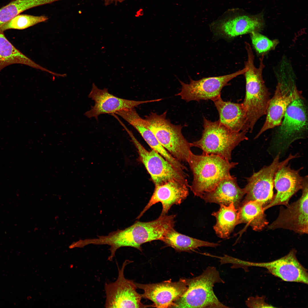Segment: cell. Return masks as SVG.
Segmentation results:
<instances>
[{"mask_svg":"<svg viewBox=\"0 0 308 308\" xmlns=\"http://www.w3.org/2000/svg\"><path fill=\"white\" fill-rule=\"evenodd\" d=\"M246 49L248 57L245 64L246 70L243 74L246 80V94L242 104L251 132L257 121L266 114L270 94L263 77L264 55H261L259 66L257 68L254 64V56L251 47L248 46Z\"/></svg>","mask_w":308,"mask_h":308,"instance_id":"obj_1","label":"cell"},{"mask_svg":"<svg viewBox=\"0 0 308 308\" xmlns=\"http://www.w3.org/2000/svg\"><path fill=\"white\" fill-rule=\"evenodd\" d=\"M187 163L193 177L189 187L195 196L201 198L204 193L212 190L222 180L232 177L230 171L238 164L216 155H196L192 152Z\"/></svg>","mask_w":308,"mask_h":308,"instance_id":"obj_2","label":"cell"},{"mask_svg":"<svg viewBox=\"0 0 308 308\" xmlns=\"http://www.w3.org/2000/svg\"><path fill=\"white\" fill-rule=\"evenodd\" d=\"M185 279L186 290L171 307H228L218 300L213 291L215 284L224 283L215 267H208L200 275Z\"/></svg>","mask_w":308,"mask_h":308,"instance_id":"obj_3","label":"cell"},{"mask_svg":"<svg viewBox=\"0 0 308 308\" xmlns=\"http://www.w3.org/2000/svg\"><path fill=\"white\" fill-rule=\"evenodd\" d=\"M203 127L200 139L191 143L192 147L201 149L203 154L216 155L230 161L234 149L248 139V131H233L218 121H212L204 117Z\"/></svg>","mask_w":308,"mask_h":308,"instance_id":"obj_4","label":"cell"},{"mask_svg":"<svg viewBox=\"0 0 308 308\" xmlns=\"http://www.w3.org/2000/svg\"><path fill=\"white\" fill-rule=\"evenodd\" d=\"M167 111L161 114L151 112L145 116L148 128L159 143L174 157L180 162H187L191 143L183 136L182 126L172 124L166 118Z\"/></svg>","mask_w":308,"mask_h":308,"instance_id":"obj_5","label":"cell"},{"mask_svg":"<svg viewBox=\"0 0 308 308\" xmlns=\"http://www.w3.org/2000/svg\"><path fill=\"white\" fill-rule=\"evenodd\" d=\"M279 156V153L270 165L264 167L246 178L247 184L244 188L246 195L241 203L250 201H257L262 203L264 207L271 201L274 196L273 181L276 171L281 167L288 164L290 161L296 157L297 155L290 154L281 161H280Z\"/></svg>","mask_w":308,"mask_h":308,"instance_id":"obj_6","label":"cell"},{"mask_svg":"<svg viewBox=\"0 0 308 308\" xmlns=\"http://www.w3.org/2000/svg\"><path fill=\"white\" fill-rule=\"evenodd\" d=\"M121 125L131 138L137 149L139 160L145 166L155 185L161 184L172 179L188 183L187 179V175L183 174L176 170L154 150L152 149L149 151L146 150L124 123Z\"/></svg>","mask_w":308,"mask_h":308,"instance_id":"obj_7","label":"cell"},{"mask_svg":"<svg viewBox=\"0 0 308 308\" xmlns=\"http://www.w3.org/2000/svg\"><path fill=\"white\" fill-rule=\"evenodd\" d=\"M278 126L275 138L279 144L289 146L295 140L305 137L308 131L307 111L303 97L289 104Z\"/></svg>","mask_w":308,"mask_h":308,"instance_id":"obj_8","label":"cell"},{"mask_svg":"<svg viewBox=\"0 0 308 308\" xmlns=\"http://www.w3.org/2000/svg\"><path fill=\"white\" fill-rule=\"evenodd\" d=\"M126 260L121 268L118 267V273L117 280L114 282L106 283L105 290L106 308H145L153 307V305H145L141 302V296L136 291L135 282L125 278L124 270L126 266L131 263Z\"/></svg>","mask_w":308,"mask_h":308,"instance_id":"obj_9","label":"cell"},{"mask_svg":"<svg viewBox=\"0 0 308 308\" xmlns=\"http://www.w3.org/2000/svg\"><path fill=\"white\" fill-rule=\"evenodd\" d=\"M308 177H305L302 194L297 200L280 207L277 218L269 225L268 230L283 228L300 234L308 233Z\"/></svg>","mask_w":308,"mask_h":308,"instance_id":"obj_10","label":"cell"},{"mask_svg":"<svg viewBox=\"0 0 308 308\" xmlns=\"http://www.w3.org/2000/svg\"><path fill=\"white\" fill-rule=\"evenodd\" d=\"M303 97L301 92L298 90L292 80L279 81L273 96L270 100L265 122L255 138L266 130L279 126L289 104Z\"/></svg>","mask_w":308,"mask_h":308,"instance_id":"obj_11","label":"cell"},{"mask_svg":"<svg viewBox=\"0 0 308 308\" xmlns=\"http://www.w3.org/2000/svg\"><path fill=\"white\" fill-rule=\"evenodd\" d=\"M246 70L243 69L226 75L203 78L194 80L190 78L189 84H186L179 80L182 86L181 91L175 95L179 96L187 102L192 101L213 100L221 96L223 88L232 79L239 75L243 74Z\"/></svg>","mask_w":308,"mask_h":308,"instance_id":"obj_12","label":"cell"},{"mask_svg":"<svg viewBox=\"0 0 308 308\" xmlns=\"http://www.w3.org/2000/svg\"><path fill=\"white\" fill-rule=\"evenodd\" d=\"M296 252L295 249H292L285 256L269 262L256 263L241 260L240 265L265 268L270 273L285 281L307 284V270L298 261Z\"/></svg>","mask_w":308,"mask_h":308,"instance_id":"obj_13","label":"cell"},{"mask_svg":"<svg viewBox=\"0 0 308 308\" xmlns=\"http://www.w3.org/2000/svg\"><path fill=\"white\" fill-rule=\"evenodd\" d=\"M88 97L94 100V106L84 115L89 118L94 117L98 120L102 114H112L124 109L135 108L145 103L159 101L161 99L146 101L130 100L117 97L108 92L106 88L100 89L94 83L92 85Z\"/></svg>","mask_w":308,"mask_h":308,"instance_id":"obj_14","label":"cell"},{"mask_svg":"<svg viewBox=\"0 0 308 308\" xmlns=\"http://www.w3.org/2000/svg\"><path fill=\"white\" fill-rule=\"evenodd\" d=\"M135 284L137 288L144 291L141 297L152 301L153 307L157 308L171 307L187 288L186 279H182L175 282L169 280L155 283Z\"/></svg>","mask_w":308,"mask_h":308,"instance_id":"obj_15","label":"cell"},{"mask_svg":"<svg viewBox=\"0 0 308 308\" xmlns=\"http://www.w3.org/2000/svg\"><path fill=\"white\" fill-rule=\"evenodd\" d=\"M301 169L295 170L287 164L277 170L273 181L274 187L277 192L271 201L264 207L265 210L275 206H286L289 204L291 197L302 188L305 177L300 175Z\"/></svg>","mask_w":308,"mask_h":308,"instance_id":"obj_16","label":"cell"},{"mask_svg":"<svg viewBox=\"0 0 308 308\" xmlns=\"http://www.w3.org/2000/svg\"><path fill=\"white\" fill-rule=\"evenodd\" d=\"M154 192L149 202L136 218L139 219L152 206L160 202L162 206L161 216L167 215L174 204L180 205L189 195L188 183L172 179L155 185Z\"/></svg>","mask_w":308,"mask_h":308,"instance_id":"obj_17","label":"cell"},{"mask_svg":"<svg viewBox=\"0 0 308 308\" xmlns=\"http://www.w3.org/2000/svg\"><path fill=\"white\" fill-rule=\"evenodd\" d=\"M213 28L218 34L228 38L260 32L264 22L262 14L255 15L236 14L225 17L214 23Z\"/></svg>","mask_w":308,"mask_h":308,"instance_id":"obj_18","label":"cell"},{"mask_svg":"<svg viewBox=\"0 0 308 308\" xmlns=\"http://www.w3.org/2000/svg\"><path fill=\"white\" fill-rule=\"evenodd\" d=\"M212 101L218 112L219 122L235 132L249 130L246 112L242 103L223 100L220 96Z\"/></svg>","mask_w":308,"mask_h":308,"instance_id":"obj_19","label":"cell"},{"mask_svg":"<svg viewBox=\"0 0 308 308\" xmlns=\"http://www.w3.org/2000/svg\"><path fill=\"white\" fill-rule=\"evenodd\" d=\"M246 193L244 188L238 186L234 176L222 180L212 191L205 193L202 198L206 202L214 203L226 206L233 203L238 209Z\"/></svg>","mask_w":308,"mask_h":308,"instance_id":"obj_20","label":"cell"},{"mask_svg":"<svg viewBox=\"0 0 308 308\" xmlns=\"http://www.w3.org/2000/svg\"><path fill=\"white\" fill-rule=\"evenodd\" d=\"M126 121L140 133L149 146L169 162L176 170L186 175L184 170L187 168L181 162L172 156L159 143L152 132L148 128L145 119L142 118L136 111H133L127 116Z\"/></svg>","mask_w":308,"mask_h":308,"instance_id":"obj_21","label":"cell"},{"mask_svg":"<svg viewBox=\"0 0 308 308\" xmlns=\"http://www.w3.org/2000/svg\"><path fill=\"white\" fill-rule=\"evenodd\" d=\"M264 206L257 201L241 203L238 209V224H246L255 231L262 230L268 225Z\"/></svg>","mask_w":308,"mask_h":308,"instance_id":"obj_22","label":"cell"},{"mask_svg":"<svg viewBox=\"0 0 308 308\" xmlns=\"http://www.w3.org/2000/svg\"><path fill=\"white\" fill-rule=\"evenodd\" d=\"M14 64H21L42 71L46 70L17 49L3 33L0 32V72L6 67Z\"/></svg>","mask_w":308,"mask_h":308,"instance_id":"obj_23","label":"cell"},{"mask_svg":"<svg viewBox=\"0 0 308 308\" xmlns=\"http://www.w3.org/2000/svg\"><path fill=\"white\" fill-rule=\"evenodd\" d=\"M212 215L216 218V223L214 229L218 237L228 238L238 225V209L232 203L227 206L220 205L219 210Z\"/></svg>","mask_w":308,"mask_h":308,"instance_id":"obj_24","label":"cell"},{"mask_svg":"<svg viewBox=\"0 0 308 308\" xmlns=\"http://www.w3.org/2000/svg\"><path fill=\"white\" fill-rule=\"evenodd\" d=\"M161 241L168 246L180 252H189L200 247H215L219 245L217 243L201 240L182 234L174 228L167 233Z\"/></svg>","mask_w":308,"mask_h":308,"instance_id":"obj_25","label":"cell"},{"mask_svg":"<svg viewBox=\"0 0 308 308\" xmlns=\"http://www.w3.org/2000/svg\"><path fill=\"white\" fill-rule=\"evenodd\" d=\"M35 7L34 0H15L0 9V27L21 12Z\"/></svg>","mask_w":308,"mask_h":308,"instance_id":"obj_26","label":"cell"},{"mask_svg":"<svg viewBox=\"0 0 308 308\" xmlns=\"http://www.w3.org/2000/svg\"><path fill=\"white\" fill-rule=\"evenodd\" d=\"M48 19L44 15L19 14L0 27V32L3 33L4 31L10 29H23L45 21Z\"/></svg>","mask_w":308,"mask_h":308,"instance_id":"obj_27","label":"cell"},{"mask_svg":"<svg viewBox=\"0 0 308 308\" xmlns=\"http://www.w3.org/2000/svg\"><path fill=\"white\" fill-rule=\"evenodd\" d=\"M253 46L258 54L264 55L274 50L278 44V40H271L259 32L250 34Z\"/></svg>","mask_w":308,"mask_h":308,"instance_id":"obj_28","label":"cell"},{"mask_svg":"<svg viewBox=\"0 0 308 308\" xmlns=\"http://www.w3.org/2000/svg\"><path fill=\"white\" fill-rule=\"evenodd\" d=\"M246 305L249 307H273L265 301L264 297H249L246 301Z\"/></svg>","mask_w":308,"mask_h":308,"instance_id":"obj_29","label":"cell"},{"mask_svg":"<svg viewBox=\"0 0 308 308\" xmlns=\"http://www.w3.org/2000/svg\"><path fill=\"white\" fill-rule=\"evenodd\" d=\"M104 3V4L106 6L110 5L113 3H114L115 5H117L118 3H121L124 1L125 0H103Z\"/></svg>","mask_w":308,"mask_h":308,"instance_id":"obj_30","label":"cell"}]
</instances>
